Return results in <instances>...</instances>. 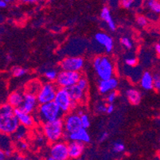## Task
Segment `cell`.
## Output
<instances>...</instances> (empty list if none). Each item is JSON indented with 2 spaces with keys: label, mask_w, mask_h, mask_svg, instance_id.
I'll list each match as a JSON object with an SVG mask.
<instances>
[{
  "label": "cell",
  "mask_w": 160,
  "mask_h": 160,
  "mask_svg": "<svg viewBox=\"0 0 160 160\" xmlns=\"http://www.w3.org/2000/svg\"><path fill=\"white\" fill-rule=\"evenodd\" d=\"M63 112L60 107L57 104V103L53 101L40 104L38 108L37 115L41 122L46 123V122L53 121L62 118Z\"/></svg>",
  "instance_id": "6da1fadb"
},
{
  "label": "cell",
  "mask_w": 160,
  "mask_h": 160,
  "mask_svg": "<svg viewBox=\"0 0 160 160\" xmlns=\"http://www.w3.org/2000/svg\"><path fill=\"white\" fill-rule=\"evenodd\" d=\"M43 133L49 142H58L63 138L65 134V125L62 118L58 120L43 123Z\"/></svg>",
  "instance_id": "7a4b0ae2"
},
{
  "label": "cell",
  "mask_w": 160,
  "mask_h": 160,
  "mask_svg": "<svg viewBox=\"0 0 160 160\" xmlns=\"http://www.w3.org/2000/svg\"><path fill=\"white\" fill-rule=\"evenodd\" d=\"M92 66L100 80H107L113 77L114 66L112 61L108 57H96L92 62Z\"/></svg>",
  "instance_id": "3957f363"
},
{
  "label": "cell",
  "mask_w": 160,
  "mask_h": 160,
  "mask_svg": "<svg viewBox=\"0 0 160 160\" xmlns=\"http://www.w3.org/2000/svg\"><path fill=\"white\" fill-rule=\"evenodd\" d=\"M54 101L64 113H69L76 108L78 103L72 101L69 92L65 88H59L57 91Z\"/></svg>",
  "instance_id": "277c9868"
},
{
  "label": "cell",
  "mask_w": 160,
  "mask_h": 160,
  "mask_svg": "<svg viewBox=\"0 0 160 160\" xmlns=\"http://www.w3.org/2000/svg\"><path fill=\"white\" fill-rule=\"evenodd\" d=\"M81 78V75L80 72L62 70L58 73L55 82L59 88H67L72 85H77Z\"/></svg>",
  "instance_id": "5b68a950"
},
{
  "label": "cell",
  "mask_w": 160,
  "mask_h": 160,
  "mask_svg": "<svg viewBox=\"0 0 160 160\" xmlns=\"http://www.w3.org/2000/svg\"><path fill=\"white\" fill-rule=\"evenodd\" d=\"M57 91H58V88L53 83L48 82L43 84L40 91L37 94L38 104H45V103L53 101L56 97Z\"/></svg>",
  "instance_id": "8992f818"
},
{
  "label": "cell",
  "mask_w": 160,
  "mask_h": 160,
  "mask_svg": "<svg viewBox=\"0 0 160 160\" xmlns=\"http://www.w3.org/2000/svg\"><path fill=\"white\" fill-rule=\"evenodd\" d=\"M49 156H51L53 160H66L69 158L68 143L62 140L53 142L49 149Z\"/></svg>",
  "instance_id": "52a82bcc"
},
{
  "label": "cell",
  "mask_w": 160,
  "mask_h": 160,
  "mask_svg": "<svg viewBox=\"0 0 160 160\" xmlns=\"http://www.w3.org/2000/svg\"><path fill=\"white\" fill-rule=\"evenodd\" d=\"M19 126V120L15 115L8 117H0V131L3 135L11 136Z\"/></svg>",
  "instance_id": "ba28073f"
},
{
  "label": "cell",
  "mask_w": 160,
  "mask_h": 160,
  "mask_svg": "<svg viewBox=\"0 0 160 160\" xmlns=\"http://www.w3.org/2000/svg\"><path fill=\"white\" fill-rule=\"evenodd\" d=\"M85 65V61L81 57H67L61 62L60 67L62 70L80 72Z\"/></svg>",
  "instance_id": "9c48e42d"
},
{
  "label": "cell",
  "mask_w": 160,
  "mask_h": 160,
  "mask_svg": "<svg viewBox=\"0 0 160 160\" xmlns=\"http://www.w3.org/2000/svg\"><path fill=\"white\" fill-rule=\"evenodd\" d=\"M63 120L65 131L67 133L77 132L83 128L81 116L78 113H68Z\"/></svg>",
  "instance_id": "30bf717a"
},
{
  "label": "cell",
  "mask_w": 160,
  "mask_h": 160,
  "mask_svg": "<svg viewBox=\"0 0 160 160\" xmlns=\"http://www.w3.org/2000/svg\"><path fill=\"white\" fill-rule=\"evenodd\" d=\"M14 115L19 120L20 124L23 125L27 128H32L34 125V119L30 115V113L25 112L20 108H14Z\"/></svg>",
  "instance_id": "8fae6325"
},
{
  "label": "cell",
  "mask_w": 160,
  "mask_h": 160,
  "mask_svg": "<svg viewBox=\"0 0 160 160\" xmlns=\"http://www.w3.org/2000/svg\"><path fill=\"white\" fill-rule=\"evenodd\" d=\"M38 100L37 95L30 92H26L24 93V101L21 108L28 113H32L35 110L38 105Z\"/></svg>",
  "instance_id": "7c38bea8"
},
{
  "label": "cell",
  "mask_w": 160,
  "mask_h": 160,
  "mask_svg": "<svg viewBox=\"0 0 160 160\" xmlns=\"http://www.w3.org/2000/svg\"><path fill=\"white\" fill-rule=\"evenodd\" d=\"M69 158L70 159H77L81 156L85 150V143L79 141H72L68 143Z\"/></svg>",
  "instance_id": "4fadbf2b"
},
{
  "label": "cell",
  "mask_w": 160,
  "mask_h": 160,
  "mask_svg": "<svg viewBox=\"0 0 160 160\" xmlns=\"http://www.w3.org/2000/svg\"><path fill=\"white\" fill-rule=\"evenodd\" d=\"M118 80L114 77L107 80H100L99 81L98 90L101 94L108 93L109 92L115 90L118 86Z\"/></svg>",
  "instance_id": "5bb4252c"
},
{
  "label": "cell",
  "mask_w": 160,
  "mask_h": 160,
  "mask_svg": "<svg viewBox=\"0 0 160 160\" xmlns=\"http://www.w3.org/2000/svg\"><path fill=\"white\" fill-rule=\"evenodd\" d=\"M95 39L97 42L105 49L107 53H111L114 47V42L112 37L105 33H97L95 35Z\"/></svg>",
  "instance_id": "9a60e30c"
},
{
  "label": "cell",
  "mask_w": 160,
  "mask_h": 160,
  "mask_svg": "<svg viewBox=\"0 0 160 160\" xmlns=\"http://www.w3.org/2000/svg\"><path fill=\"white\" fill-rule=\"evenodd\" d=\"M69 139L72 141H79V142H84V143H88L91 141V138H90L88 131L84 128L77 132L69 133Z\"/></svg>",
  "instance_id": "2e32d148"
},
{
  "label": "cell",
  "mask_w": 160,
  "mask_h": 160,
  "mask_svg": "<svg viewBox=\"0 0 160 160\" xmlns=\"http://www.w3.org/2000/svg\"><path fill=\"white\" fill-rule=\"evenodd\" d=\"M66 89L70 96V98L74 102L80 103L85 99V90H83L81 87L78 86V84L72 85L67 88Z\"/></svg>",
  "instance_id": "e0dca14e"
},
{
  "label": "cell",
  "mask_w": 160,
  "mask_h": 160,
  "mask_svg": "<svg viewBox=\"0 0 160 160\" xmlns=\"http://www.w3.org/2000/svg\"><path fill=\"white\" fill-rule=\"evenodd\" d=\"M23 101H24V94L18 91L11 92L7 98V102L12 105L14 108L21 107L23 104Z\"/></svg>",
  "instance_id": "ac0fdd59"
},
{
  "label": "cell",
  "mask_w": 160,
  "mask_h": 160,
  "mask_svg": "<svg viewBox=\"0 0 160 160\" xmlns=\"http://www.w3.org/2000/svg\"><path fill=\"white\" fill-rule=\"evenodd\" d=\"M100 18L103 21L107 23L108 27H109V29L112 31L116 30V23H115L114 20L112 18V14L110 9H109L108 7H103V9L101 10V12H100Z\"/></svg>",
  "instance_id": "d6986e66"
},
{
  "label": "cell",
  "mask_w": 160,
  "mask_h": 160,
  "mask_svg": "<svg viewBox=\"0 0 160 160\" xmlns=\"http://www.w3.org/2000/svg\"><path fill=\"white\" fill-rule=\"evenodd\" d=\"M140 85L143 89H154V75L149 72H144L140 78Z\"/></svg>",
  "instance_id": "ffe728a7"
},
{
  "label": "cell",
  "mask_w": 160,
  "mask_h": 160,
  "mask_svg": "<svg viewBox=\"0 0 160 160\" xmlns=\"http://www.w3.org/2000/svg\"><path fill=\"white\" fill-rule=\"evenodd\" d=\"M126 97L132 105H138L141 102L142 95L140 92L136 88H129L126 91Z\"/></svg>",
  "instance_id": "44dd1931"
},
{
  "label": "cell",
  "mask_w": 160,
  "mask_h": 160,
  "mask_svg": "<svg viewBox=\"0 0 160 160\" xmlns=\"http://www.w3.org/2000/svg\"><path fill=\"white\" fill-rule=\"evenodd\" d=\"M27 128H28L25 127L23 125L20 124V126L18 127V128L16 130V132L11 135L12 139H14V141H16V142L22 140V139L26 137V136H27Z\"/></svg>",
  "instance_id": "7402d4cb"
},
{
  "label": "cell",
  "mask_w": 160,
  "mask_h": 160,
  "mask_svg": "<svg viewBox=\"0 0 160 160\" xmlns=\"http://www.w3.org/2000/svg\"><path fill=\"white\" fill-rule=\"evenodd\" d=\"M14 108L7 102L3 104L0 108V117H8V116H14Z\"/></svg>",
  "instance_id": "603a6c76"
},
{
  "label": "cell",
  "mask_w": 160,
  "mask_h": 160,
  "mask_svg": "<svg viewBox=\"0 0 160 160\" xmlns=\"http://www.w3.org/2000/svg\"><path fill=\"white\" fill-rule=\"evenodd\" d=\"M147 6L155 14H160V1L159 0H148Z\"/></svg>",
  "instance_id": "cb8c5ba5"
},
{
  "label": "cell",
  "mask_w": 160,
  "mask_h": 160,
  "mask_svg": "<svg viewBox=\"0 0 160 160\" xmlns=\"http://www.w3.org/2000/svg\"><path fill=\"white\" fill-rule=\"evenodd\" d=\"M42 85H41L38 81L30 82V84L27 86V92H30V93L37 95L38 93V92L40 91L41 88H42Z\"/></svg>",
  "instance_id": "d4e9b609"
},
{
  "label": "cell",
  "mask_w": 160,
  "mask_h": 160,
  "mask_svg": "<svg viewBox=\"0 0 160 160\" xmlns=\"http://www.w3.org/2000/svg\"><path fill=\"white\" fill-rule=\"evenodd\" d=\"M58 73L59 72L57 70H55V69H49V70L45 72L44 76L49 82H53V81H56Z\"/></svg>",
  "instance_id": "484cf974"
},
{
  "label": "cell",
  "mask_w": 160,
  "mask_h": 160,
  "mask_svg": "<svg viewBox=\"0 0 160 160\" xmlns=\"http://www.w3.org/2000/svg\"><path fill=\"white\" fill-rule=\"evenodd\" d=\"M27 73V69L22 67H14L12 69V74L15 78H21Z\"/></svg>",
  "instance_id": "4316f807"
},
{
  "label": "cell",
  "mask_w": 160,
  "mask_h": 160,
  "mask_svg": "<svg viewBox=\"0 0 160 160\" xmlns=\"http://www.w3.org/2000/svg\"><path fill=\"white\" fill-rule=\"evenodd\" d=\"M112 151L114 153L120 154L125 151V146L120 142H116L112 146Z\"/></svg>",
  "instance_id": "83f0119b"
},
{
  "label": "cell",
  "mask_w": 160,
  "mask_h": 160,
  "mask_svg": "<svg viewBox=\"0 0 160 160\" xmlns=\"http://www.w3.org/2000/svg\"><path fill=\"white\" fill-rule=\"evenodd\" d=\"M120 42L123 45V47H125L127 49H132L133 47V43L132 40L128 37H123L120 39Z\"/></svg>",
  "instance_id": "f1b7e54d"
},
{
  "label": "cell",
  "mask_w": 160,
  "mask_h": 160,
  "mask_svg": "<svg viewBox=\"0 0 160 160\" xmlns=\"http://www.w3.org/2000/svg\"><path fill=\"white\" fill-rule=\"evenodd\" d=\"M81 123H82V126L84 128H88L90 127V120H89V117H88V115L86 114H84L83 113L82 115L81 116Z\"/></svg>",
  "instance_id": "f546056e"
},
{
  "label": "cell",
  "mask_w": 160,
  "mask_h": 160,
  "mask_svg": "<svg viewBox=\"0 0 160 160\" xmlns=\"http://www.w3.org/2000/svg\"><path fill=\"white\" fill-rule=\"evenodd\" d=\"M136 22L141 27H145L148 24V20L145 16L139 15L136 18Z\"/></svg>",
  "instance_id": "4dcf8cb0"
},
{
  "label": "cell",
  "mask_w": 160,
  "mask_h": 160,
  "mask_svg": "<svg viewBox=\"0 0 160 160\" xmlns=\"http://www.w3.org/2000/svg\"><path fill=\"white\" fill-rule=\"evenodd\" d=\"M135 1L136 0H120V6L124 9H130L133 6Z\"/></svg>",
  "instance_id": "1f68e13d"
},
{
  "label": "cell",
  "mask_w": 160,
  "mask_h": 160,
  "mask_svg": "<svg viewBox=\"0 0 160 160\" xmlns=\"http://www.w3.org/2000/svg\"><path fill=\"white\" fill-rule=\"evenodd\" d=\"M116 97H117V93L116 92L112 90V91L109 92L107 96V102L108 104H113L115 102V100H116Z\"/></svg>",
  "instance_id": "d6a6232c"
},
{
  "label": "cell",
  "mask_w": 160,
  "mask_h": 160,
  "mask_svg": "<svg viewBox=\"0 0 160 160\" xmlns=\"http://www.w3.org/2000/svg\"><path fill=\"white\" fill-rule=\"evenodd\" d=\"M154 89L157 92H160V74L154 75Z\"/></svg>",
  "instance_id": "836d02e7"
},
{
  "label": "cell",
  "mask_w": 160,
  "mask_h": 160,
  "mask_svg": "<svg viewBox=\"0 0 160 160\" xmlns=\"http://www.w3.org/2000/svg\"><path fill=\"white\" fill-rule=\"evenodd\" d=\"M78 85L79 87H81L83 90L85 91L87 89V88H88V81H87V79L85 78L81 77L79 81H78Z\"/></svg>",
  "instance_id": "e575fe53"
},
{
  "label": "cell",
  "mask_w": 160,
  "mask_h": 160,
  "mask_svg": "<svg viewBox=\"0 0 160 160\" xmlns=\"http://www.w3.org/2000/svg\"><path fill=\"white\" fill-rule=\"evenodd\" d=\"M125 63H126V65H128V66L134 67L137 65L138 61L136 58L131 57V58H127L125 59Z\"/></svg>",
  "instance_id": "d590c367"
},
{
  "label": "cell",
  "mask_w": 160,
  "mask_h": 160,
  "mask_svg": "<svg viewBox=\"0 0 160 160\" xmlns=\"http://www.w3.org/2000/svg\"><path fill=\"white\" fill-rule=\"evenodd\" d=\"M46 139L47 140V139H46V137L45 136V135L44 136H42V135H38V136H36L35 142L38 145H39V146H42V145H43L45 143Z\"/></svg>",
  "instance_id": "8d00e7d4"
},
{
  "label": "cell",
  "mask_w": 160,
  "mask_h": 160,
  "mask_svg": "<svg viewBox=\"0 0 160 160\" xmlns=\"http://www.w3.org/2000/svg\"><path fill=\"white\" fill-rule=\"evenodd\" d=\"M97 111L100 113H107V105L100 103L97 106Z\"/></svg>",
  "instance_id": "74e56055"
},
{
  "label": "cell",
  "mask_w": 160,
  "mask_h": 160,
  "mask_svg": "<svg viewBox=\"0 0 160 160\" xmlns=\"http://www.w3.org/2000/svg\"><path fill=\"white\" fill-rule=\"evenodd\" d=\"M17 143H18V148H19L21 151H26V150L28 148V144L23 140L18 141V142H17Z\"/></svg>",
  "instance_id": "f35d334b"
},
{
  "label": "cell",
  "mask_w": 160,
  "mask_h": 160,
  "mask_svg": "<svg viewBox=\"0 0 160 160\" xmlns=\"http://www.w3.org/2000/svg\"><path fill=\"white\" fill-rule=\"evenodd\" d=\"M108 133L107 132H102L101 135L100 136V138H99V142H104V141L108 139Z\"/></svg>",
  "instance_id": "ab89813d"
},
{
  "label": "cell",
  "mask_w": 160,
  "mask_h": 160,
  "mask_svg": "<svg viewBox=\"0 0 160 160\" xmlns=\"http://www.w3.org/2000/svg\"><path fill=\"white\" fill-rule=\"evenodd\" d=\"M115 107L113 105V104H108L107 105V113L108 114H111L114 112Z\"/></svg>",
  "instance_id": "60d3db41"
},
{
  "label": "cell",
  "mask_w": 160,
  "mask_h": 160,
  "mask_svg": "<svg viewBox=\"0 0 160 160\" xmlns=\"http://www.w3.org/2000/svg\"><path fill=\"white\" fill-rule=\"evenodd\" d=\"M22 3L29 4V3H35V2H39V1H42V0H20Z\"/></svg>",
  "instance_id": "b9f144b4"
},
{
  "label": "cell",
  "mask_w": 160,
  "mask_h": 160,
  "mask_svg": "<svg viewBox=\"0 0 160 160\" xmlns=\"http://www.w3.org/2000/svg\"><path fill=\"white\" fill-rule=\"evenodd\" d=\"M7 158V155H6L4 151L1 150V151H0V160H5Z\"/></svg>",
  "instance_id": "7bdbcfd3"
},
{
  "label": "cell",
  "mask_w": 160,
  "mask_h": 160,
  "mask_svg": "<svg viewBox=\"0 0 160 160\" xmlns=\"http://www.w3.org/2000/svg\"><path fill=\"white\" fill-rule=\"evenodd\" d=\"M7 6V2H6L5 0H0V7L1 8H5Z\"/></svg>",
  "instance_id": "ee69618b"
},
{
  "label": "cell",
  "mask_w": 160,
  "mask_h": 160,
  "mask_svg": "<svg viewBox=\"0 0 160 160\" xmlns=\"http://www.w3.org/2000/svg\"><path fill=\"white\" fill-rule=\"evenodd\" d=\"M155 51L157 52L158 55H160V44H156L155 46Z\"/></svg>",
  "instance_id": "f6af8a7d"
},
{
  "label": "cell",
  "mask_w": 160,
  "mask_h": 160,
  "mask_svg": "<svg viewBox=\"0 0 160 160\" xmlns=\"http://www.w3.org/2000/svg\"><path fill=\"white\" fill-rule=\"evenodd\" d=\"M20 155H17V157H15V159H18V160H21V159H23V157H19Z\"/></svg>",
  "instance_id": "bcb514c9"
},
{
  "label": "cell",
  "mask_w": 160,
  "mask_h": 160,
  "mask_svg": "<svg viewBox=\"0 0 160 160\" xmlns=\"http://www.w3.org/2000/svg\"><path fill=\"white\" fill-rule=\"evenodd\" d=\"M6 2H13V1H14V0H5Z\"/></svg>",
  "instance_id": "7dc6e473"
},
{
  "label": "cell",
  "mask_w": 160,
  "mask_h": 160,
  "mask_svg": "<svg viewBox=\"0 0 160 160\" xmlns=\"http://www.w3.org/2000/svg\"><path fill=\"white\" fill-rule=\"evenodd\" d=\"M158 158H159V159H160V153L158 154Z\"/></svg>",
  "instance_id": "c3c4849f"
},
{
  "label": "cell",
  "mask_w": 160,
  "mask_h": 160,
  "mask_svg": "<svg viewBox=\"0 0 160 160\" xmlns=\"http://www.w3.org/2000/svg\"><path fill=\"white\" fill-rule=\"evenodd\" d=\"M158 142H159V143H160V137H159V139H158Z\"/></svg>",
  "instance_id": "681fc988"
}]
</instances>
